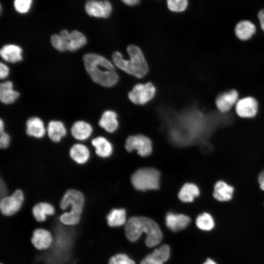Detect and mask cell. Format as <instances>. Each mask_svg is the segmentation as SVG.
Returning <instances> with one entry per match:
<instances>
[{"label":"cell","instance_id":"1","mask_svg":"<svg viewBox=\"0 0 264 264\" xmlns=\"http://www.w3.org/2000/svg\"><path fill=\"white\" fill-rule=\"evenodd\" d=\"M171 133L184 138H198L209 135L215 129L230 123L227 113L218 111L205 113L196 106L180 111H162Z\"/></svg>","mask_w":264,"mask_h":264},{"label":"cell","instance_id":"2","mask_svg":"<svg viewBox=\"0 0 264 264\" xmlns=\"http://www.w3.org/2000/svg\"><path fill=\"white\" fill-rule=\"evenodd\" d=\"M86 70L93 82L105 87H111L118 82L119 77L113 64L104 57L88 53L83 57Z\"/></svg>","mask_w":264,"mask_h":264},{"label":"cell","instance_id":"3","mask_svg":"<svg viewBox=\"0 0 264 264\" xmlns=\"http://www.w3.org/2000/svg\"><path fill=\"white\" fill-rule=\"evenodd\" d=\"M125 234L132 242L137 241L143 233L146 234V245L154 247L159 244L163 238L158 225L149 218L134 216L130 218L125 224Z\"/></svg>","mask_w":264,"mask_h":264},{"label":"cell","instance_id":"4","mask_svg":"<svg viewBox=\"0 0 264 264\" xmlns=\"http://www.w3.org/2000/svg\"><path fill=\"white\" fill-rule=\"evenodd\" d=\"M129 59H124L119 52L112 55L113 63L124 72L137 78H142L148 72V66L141 50L135 45L127 48Z\"/></svg>","mask_w":264,"mask_h":264},{"label":"cell","instance_id":"5","mask_svg":"<svg viewBox=\"0 0 264 264\" xmlns=\"http://www.w3.org/2000/svg\"><path fill=\"white\" fill-rule=\"evenodd\" d=\"M86 203L84 193L75 188H68L64 193L56 207V212L72 211L82 215Z\"/></svg>","mask_w":264,"mask_h":264},{"label":"cell","instance_id":"6","mask_svg":"<svg viewBox=\"0 0 264 264\" xmlns=\"http://www.w3.org/2000/svg\"><path fill=\"white\" fill-rule=\"evenodd\" d=\"M160 173L153 168H140L131 177V182L137 190L144 191L156 190L159 187Z\"/></svg>","mask_w":264,"mask_h":264},{"label":"cell","instance_id":"7","mask_svg":"<svg viewBox=\"0 0 264 264\" xmlns=\"http://www.w3.org/2000/svg\"><path fill=\"white\" fill-rule=\"evenodd\" d=\"M25 201L24 191L20 188L0 198V213L5 217H11L19 212Z\"/></svg>","mask_w":264,"mask_h":264},{"label":"cell","instance_id":"8","mask_svg":"<svg viewBox=\"0 0 264 264\" xmlns=\"http://www.w3.org/2000/svg\"><path fill=\"white\" fill-rule=\"evenodd\" d=\"M155 92V88L152 83L138 84L129 92L128 97L134 104L144 105L154 98Z\"/></svg>","mask_w":264,"mask_h":264},{"label":"cell","instance_id":"9","mask_svg":"<svg viewBox=\"0 0 264 264\" xmlns=\"http://www.w3.org/2000/svg\"><path fill=\"white\" fill-rule=\"evenodd\" d=\"M125 147L129 152L136 150L137 154L142 156H148L152 152V144L151 140L148 137L142 134L131 135L128 137L126 141Z\"/></svg>","mask_w":264,"mask_h":264},{"label":"cell","instance_id":"10","mask_svg":"<svg viewBox=\"0 0 264 264\" xmlns=\"http://www.w3.org/2000/svg\"><path fill=\"white\" fill-rule=\"evenodd\" d=\"M68 154L75 164L83 166L87 164L91 158L90 146L85 142H75L69 147Z\"/></svg>","mask_w":264,"mask_h":264},{"label":"cell","instance_id":"11","mask_svg":"<svg viewBox=\"0 0 264 264\" xmlns=\"http://www.w3.org/2000/svg\"><path fill=\"white\" fill-rule=\"evenodd\" d=\"M59 35L62 39L65 51H76L82 47L87 43L85 36L77 30L69 33L66 30H63Z\"/></svg>","mask_w":264,"mask_h":264},{"label":"cell","instance_id":"12","mask_svg":"<svg viewBox=\"0 0 264 264\" xmlns=\"http://www.w3.org/2000/svg\"><path fill=\"white\" fill-rule=\"evenodd\" d=\"M112 5L107 0H88L85 4V10L90 16L108 18L112 12Z\"/></svg>","mask_w":264,"mask_h":264},{"label":"cell","instance_id":"13","mask_svg":"<svg viewBox=\"0 0 264 264\" xmlns=\"http://www.w3.org/2000/svg\"><path fill=\"white\" fill-rule=\"evenodd\" d=\"M258 108L257 100L253 97L247 96L238 101L235 105V111L241 118H251L257 115Z\"/></svg>","mask_w":264,"mask_h":264},{"label":"cell","instance_id":"14","mask_svg":"<svg viewBox=\"0 0 264 264\" xmlns=\"http://www.w3.org/2000/svg\"><path fill=\"white\" fill-rule=\"evenodd\" d=\"M93 132L92 126L89 123L83 120L75 121L70 129L71 136L76 142H88Z\"/></svg>","mask_w":264,"mask_h":264},{"label":"cell","instance_id":"15","mask_svg":"<svg viewBox=\"0 0 264 264\" xmlns=\"http://www.w3.org/2000/svg\"><path fill=\"white\" fill-rule=\"evenodd\" d=\"M239 93L235 89H229L220 93L216 98L215 104L218 110L228 113L238 102Z\"/></svg>","mask_w":264,"mask_h":264},{"label":"cell","instance_id":"16","mask_svg":"<svg viewBox=\"0 0 264 264\" xmlns=\"http://www.w3.org/2000/svg\"><path fill=\"white\" fill-rule=\"evenodd\" d=\"M53 237L51 232L45 228H37L32 232L31 242L38 250H45L52 245Z\"/></svg>","mask_w":264,"mask_h":264},{"label":"cell","instance_id":"17","mask_svg":"<svg viewBox=\"0 0 264 264\" xmlns=\"http://www.w3.org/2000/svg\"><path fill=\"white\" fill-rule=\"evenodd\" d=\"M25 132L30 138L42 139L46 135V128L42 119L33 116L28 118L26 121Z\"/></svg>","mask_w":264,"mask_h":264},{"label":"cell","instance_id":"18","mask_svg":"<svg viewBox=\"0 0 264 264\" xmlns=\"http://www.w3.org/2000/svg\"><path fill=\"white\" fill-rule=\"evenodd\" d=\"M31 213L38 222H43L46 221L49 217L53 216L56 214V209L51 202L41 201L32 206Z\"/></svg>","mask_w":264,"mask_h":264},{"label":"cell","instance_id":"19","mask_svg":"<svg viewBox=\"0 0 264 264\" xmlns=\"http://www.w3.org/2000/svg\"><path fill=\"white\" fill-rule=\"evenodd\" d=\"M67 131L64 123L60 120L50 121L46 127L47 138L54 143H59L66 137Z\"/></svg>","mask_w":264,"mask_h":264},{"label":"cell","instance_id":"20","mask_svg":"<svg viewBox=\"0 0 264 264\" xmlns=\"http://www.w3.org/2000/svg\"><path fill=\"white\" fill-rule=\"evenodd\" d=\"M89 145L94 148V154L98 157L106 158L110 157L113 151L111 143L103 136L93 137L89 140Z\"/></svg>","mask_w":264,"mask_h":264},{"label":"cell","instance_id":"21","mask_svg":"<svg viewBox=\"0 0 264 264\" xmlns=\"http://www.w3.org/2000/svg\"><path fill=\"white\" fill-rule=\"evenodd\" d=\"M190 222V218L184 214L168 213L165 217L166 226L173 232L185 229Z\"/></svg>","mask_w":264,"mask_h":264},{"label":"cell","instance_id":"22","mask_svg":"<svg viewBox=\"0 0 264 264\" xmlns=\"http://www.w3.org/2000/svg\"><path fill=\"white\" fill-rule=\"evenodd\" d=\"M234 192V188L232 185L220 180L214 185L213 196L219 201L226 202L232 199Z\"/></svg>","mask_w":264,"mask_h":264},{"label":"cell","instance_id":"23","mask_svg":"<svg viewBox=\"0 0 264 264\" xmlns=\"http://www.w3.org/2000/svg\"><path fill=\"white\" fill-rule=\"evenodd\" d=\"M117 115L115 112L107 110L103 112L98 121L99 126L109 133L114 132L118 128Z\"/></svg>","mask_w":264,"mask_h":264},{"label":"cell","instance_id":"24","mask_svg":"<svg viewBox=\"0 0 264 264\" xmlns=\"http://www.w3.org/2000/svg\"><path fill=\"white\" fill-rule=\"evenodd\" d=\"M22 49L21 47L15 44H6L0 49V54L1 58L5 61L15 63L22 60Z\"/></svg>","mask_w":264,"mask_h":264},{"label":"cell","instance_id":"25","mask_svg":"<svg viewBox=\"0 0 264 264\" xmlns=\"http://www.w3.org/2000/svg\"><path fill=\"white\" fill-rule=\"evenodd\" d=\"M19 93L13 89V84L10 81L0 85V100L5 104L14 103L19 97Z\"/></svg>","mask_w":264,"mask_h":264},{"label":"cell","instance_id":"26","mask_svg":"<svg viewBox=\"0 0 264 264\" xmlns=\"http://www.w3.org/2000/svg\"><path fill=\"white\" fill-rule=\"evenodd\" d=\"M255 31V25L248 21L240 22L235 28L236 36L242 41H246L250 39Z\"/></svg>","mask_w":264,"mask_h":264},{"label":"cell","instance_id":"27","mask_svg":"<svg viewBox=\"0 0 264 264\" xmlns=\"http://www.w3.org/2000/svg\"><path fill=\"white\" fill-rule=\"evenodd\" d=\"M108 225L111 227H119L126 224V213L124 209H111L106 216Z\"/></svg>","mask_w":264,"mask_h":264},{"label":"cell","instance_id":"28","mask_svg":"<svg viewBox=\"0 0 264 264\" xmlns=\"http://www.w3.org/2000/svg\"><path fill=\"white\" fill-rule=\"evenodd\" d=\"M199 194V189L196 184L186 183L180 190L178 197L184 202H191L194 200L195 198L198 197Z\"/></svg>","mask_w":264,"mask_h":264},{"label":"cell","instance_id":"29","mask_svg":"<svg viewBox=\"0 0 264 264\" xmlns=\"http://www.w3.org/2000/svg\"><path fill=\"white\" fill-rule=\"evenodd\" d=\"M196 224L198 228L204 231H210L215 227V220L212 216L207 212L199 214L196 218Z\"/></svg>","mask_w":264,"mask_h":264},{"label":"cell","instance_id":"30","mask_svg":"<svg viewBox=\"0 0 264 264\" xmlns=\"http://www.w3.org/2000/svg\"><path fill=\"white\" fill-rule=\"evenodd\" d=\"M58 218L60 221L65 225L75 226L81 222L82 215L72 211H67L58 214Z\"/></svg>","mask_w":264,"mask_h":264},{"label":"cell","instance_id":"31","mask_svg":"<svg viewBox=\"0 0 264 264\" xmlns=\"http://www.w3.org/2000/svg\"><path fill=\"white\" fill-rule=\"evenodd\" d=\"M152 256L164 263L168 260L170 255V248L168 245L163 244L155 249L150 254Z\"/></svg>","mask_w":264,"mask_h":264},{"label":"cell","instance_id":"32","mask_svg":"<svg viewBox=\"0 0 264 264\" xmlns=\"http://www.w3.org/2000/svg\"><path fill=\"white\" fill-rule=\"evenodd\" d=\"M167 4L170 11L179 13L186 9L188 1V0H167Z\"/></svg>","mask_w":264,"mask_h":264},{"label":"cell","instance_id":"33","mask_svg":"<svg viewBox=\"0 0 264 264\" xmlns=\"http://www.w3.org/2000/svg\"><path fill=\"white\" fill-rule=\"evenodd\" d=\"M108 264H135L133 260L123 253L115 254L111 256Z\"/></svg>","mask_w":264,"mask_h":264},{"label":"cell","instance_id":"34","mask_svg":"<svg viewBox=\"0 0 264 264\" xmlns=\"http://www.w3.org/2000/svg\"><path fill=\"white\" fill-rule=\"evenodd\" d=\"M12 136L6 130L0 131V149L6 150L11 145Z\"/></svg>","mask_w":264,"mask_h":264},{"label":"cell","instance_id":"35","mask_svg":"<svg viewBox=\"0 0 264 264\" xmlns=\"http://www.w3.org/2000/svg\"><path fill=\"white\" fill-rule=\"evenodd\" d=\"M31 3L32 0H15L14 6L18 12L24 13L29 10Z\"/></svg>","mask_w":264,"mask_h":264},{"label":"cell","instance_id":"36","mask_svg":"<svg viewBox=\"0 0 264 264\" xmlns=\"http://www.w3.org/2000/svg\"><path fill=\"white\" fill-rule=\"evenodd\" d=\"M51 43L52 46L59 51H65L62 39L59 34H54L51 37Z\"/></svg>","mask_w":264,"mask_h":264},{"label":"cell","instance_id":"37","mask_svg":"<svg viewBox=\"0 0 264 264\" xmlns=\"http://www.w3.org/2000/svg\"><path fill=\"white\" fill-rule=\"evenodd\" d=\"M140 264H163V263L156 259L149 254L142 260Z\"/></svg>","mask_w":264,"mask_h":264},{"label":"cell","instance_id":"38","mask_svg":"<svg viewBox=\"0 0 264 264\" xmlns=\"http://www.w3.org/2000/svg\"><path fill=\"white\" fill-rule=\"evenodd\" d=\"M9 69L8 67L2 63L0 64V78L3 79L6 78L9 74Z\"/></svg>","mask_w":264,"mask_h":264},{"label":"cell","instance_id":"39","mask_svg":"<svg viewBox=\"0 0 264 264\" xmlns=\"http://www.w3.org/2000/svg\"><path fill=\"white\" fill-rule=\"evenodd\" d=\"M258 179L260 188L264 191V170L259 174Z\"/></svg>","mask_w":264,"mask_h":264},{"label":"cell","instance_id":"40","mask_svg":"<svg viewBox=\"0 0 264 264\" xmlns=\"http://www.w3.org/2000/svg\"><path fill=\"white\" fill-rule=\"evenodd\" d=\"M261 27L264 32V9L261 10L258 13Z\"/></svg>","mask_w":264,"mask_h":264},{"label":"cell","instance_id":"41","mask_svg":"<svg viewBox=\"0 0 264 264\" xmlns=\"http://www.w3.org/2000/svg\"><path fill=\"white\" fill-rule=\"evenodd\" d=\"M121 0L125 4L129 6L136 5L140 2V0Z\"/></svg>","mask_w":264,"mask_h":264},{"label":"cell","instance_id":"42","mask_svg":"<svg viewBox=\"0 0 264 264\" xmlns=\"http://www.w3.org/2000/svg\"><path fill=\"white\" fill-rule=\"evenodd\" d=\"M203 264H218L216 261L211 258H207Z\"/></svg>","mask_w":264,"mask_h":264},{"label":"cell","instance_id":"43","mask_svg":"<svg viewBox=\"0 0 264 264\" xmlns=\"http://www.w3.org/2000/svg\"><path fill=\"white\" fill-rule=\"evenodd\" d=\"M0 264H3V263H0Z\"/></svg>","mask_w":264,"mask_h":264}]
</instances>
